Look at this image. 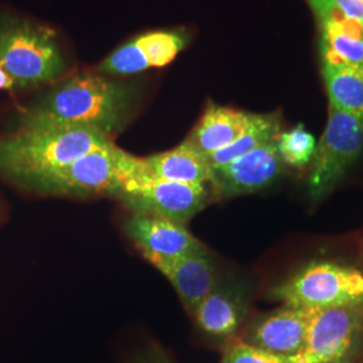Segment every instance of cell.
Returning a JSON list of instances; mask_svg holds the SVG:
<instances>
[{
    "label": "cell",
    "instance_id": "cell-1",
    "mask_svg": "<svg viewBox=\"0 0 363 363\" xmlns=\"http://www.w3.org/2000/svg\"><path fill=\"white\" fill-rule=\"evenodd\" d=\"M136 99V84L79 73L38 101L25 116L23 125L81 127L112 140L130 121Z\"/></svg>",
    "mask_w": 363,
    "mask_h": 363
},
{
    "label": "cell",
    "instance_id": "cell-2",
    "mask_svg": "<svg viewBox=\"0 0 363 363\" xmlns=\"http://www.w3.org/2000/svg\"><path fill=\"white\" fill-rule=\"evenodd\" d=\"M113 142L81 127L23 125L0 139V172L27 187L34 186L79 156Z\"/></svg>",
    "mask_w": 363,
    "mask_h": 363
},
{
    "label": "cell",
    "instance_id": "cell-3",
    "mask_svg": "<svg viewBox=\"0 0 363 363\" xmlns=\"http://www.w3.org/2000/svg\"><path fill=\"white\" fill-rule=\"evenodd\" d=\"M0 65L21 88L54 82L66 69L52 30L16 21L0 23Z\"/></svg>",
    "mask_w": 363,
    "mask_h": 363
},
{
    "label": "cell",
    "instance_id": "cell-4",
    "mask_svg": "<svg viewBox=\"0 0 363 363\" xmlns=\"http://www.w3.org/2000/svg\"><path fill=\"white\" fill-rule=\"evenodd\" d=\"M139 166V157L115 144L79 156L39 181L34 189L45 194L91 196L113 195Z\"/></svg>",
    "mask_w": 363,
    "mask_h": 363
},
{
    "label": "cell",
    "instance_id": "cell-5",
    "mask_svg": "<svg viewBox=\"0 0 363 363\" xmlns=\"http://www.w3.org/2000/svg\"><path fill=\"white\" fill-rule=\"evenodd\" d=\"M272 295L288 307L307 310L363 307V272L334 262H311Z\"/></svg>",
    "mask_w": 363,
    "mask_h": 363
},
{
    "label": "cell",
    "instance_id": "cell-6",
    "mask_svg": "<svg viewBox=\"0 0 363 363\" xmlns=\"http://www.w3.org/2000/svg\"><path fill=\"white\" fill-rule=\"evenodd\" d=\"M113 198L132 213L154 216L184 225L206 208L211 198L208 184L163 181L144 174L142 157L139 169L123 183Z\"/></svg>",
    "mask_w": 363,
    "mask_h": 363
},
{
    "label": "cell",
    "instance_id": "cell-7",
    "mask_svg": "<svg viewBox=\"0 0 363 363\" xmlns=\"http://www.w3.org/2000/svg\"><path fill=\"white\" fill-rule=\"evenodd\" d=\"M363 148V125L335 108H328V120L323 136L311 160L308 193L313 199H323L342 181L347 169L357 162Z\"/></svg>",
    "mask_w": 363,
    "mask_h": 363
},
{
    "label": "cell",
    "instance_id": "cell-8",
    "mask_svg": "<svg viewBox=\"0 0 363 363\" xmlns=\"http://www.w3.org/2000/svg\"><path fill=\"white\" fill-rule=\"evenodd\" d=\"M362 339L363 307L312 310L304 346L289 363H350Z\"/></svg>",
    "mask_w": 363,
    "mask_h": 363
},
{
    "label": "cell",
    "instance_id": "cell-9",
    "mask_svg": "<svg viewBox=\"0 0 363 363\" xmlns=\"http://www.w3.org/2000/svg\"><path fill=\"white\" fill-rule=\"evenodd\" d=\"M281 169L283 162L274 140L232 163L211 169L208 186L217 199L250 194L272 184Z\"/></svg>",
    "mask_w": 363,
    "mask_h": 363
},
{
    "label": "cell",
    "instance_id": "cell-10",
    "mask_svg": "<svg viewBox=\"0 0 363 363\" xmlns=\"http://www.w3.org/2000/svg\"><path fill=\"white\" fill-rule=\"evenodd\" d=\"M124 229L143 256L181 257L208 250L184 225L166 218L132 213Z\"/></svg>",
    "mask_w": 363,
    "mask_h": 363
},
{
    "label": "cell",
    "instance_id": "cell-11",
    "mask_svg": "<svg viewBox=\"0 0 363 363\" xmlns=\"http://www.w3.org/2000/svg\"><path fill=\"white\" fill-rule=\"evenodd\" d=\"M143 257L172 284L190 315L217 284L216 268L208 250L181 257L155 255Z\"/></svg>",
    "mask_w": 363,
    "mask_h": 363
},
{
    "label": "cell",
    "instance_id": "cell-12",
    "mask_svg": "<svg viewBox=\"0 0 363 363\" xmlns=\"http://www.w3.org/2000/svg\"><path fill=\"white\" fill-rule=\"evenodd\" d=\"M320 30L322 55L363 67V28L334 0H307Z\"/></svg>",
    "mask_w": 363,
    "mask_h": 363
},
{
    "label": "cell",
    "instance_id": "cell-13",
    "mask_svg": "<svg viewBox=\"0 0 363 363\" xmlns=\"http://www.w3.org/2000/svg\"><path fill=\"white\" fill-rule=\"evenodd\" d=\"M311 316L312 310L284 306L253 325L247 343L262 350L292 357L304 346Z\"/></svg>",
    "mask_w": 363,
    "mask_h": 363
},
{
    "label": "cell",
    "instance_id": "cell-14",
    "mask_svg": "<svg viewBox=\"0 0 363 363\" xmlns=\"http://www.w3.org/2000/svg\"><path fill=\"white\" fill-rule=\"evenodd\" d=\"M255 113L208 103L199 123L186 139L203 155H211L233 143L247 130Z\"/></svg>",
    "mask_w": 363,
    "mask_h": 363
},
{
    "label": "cell",
    "instance_id": "cell-15",
    "mask_svg": "<svg viewBox=\"0 0 363 363\" xmlns=\"http://www.w3.org/2000/svg\"><path fill=\"white\" fill-rule=\"evenodd\" d=\"M144 174L163 181L210 184L211 167L208 156L184 140L162 154L142 157Z\"/></svg>",
    "mask_w": 363,
    "mask_h": 363
},
{
    "label": "cell",
    "instance_id": "cell-16",
    "mask_svg": "<svg viewBox=\"0 0 363 363\" xmlns=\"http://www.w3.org/2000/svg\"><path fill=\"white\" fill-rule=\"evenodd\" d=\"M191 315L198 327L208 335L232 337L245 315V301L240 292L216 284Z\"/></svg>",
    "mask_w": 363,
    "mask_h": 363
},
{
    "label": "cell",
    "instance_id": "cell-17",
    "mask_svg": "<svg viewBox=\"0 0 363 363\" xmlns=\"http://www.w3.org/2000/svg\"><path fill=\"white\" fill-rule=\"evenodd\" d=\"M322 77L330 106L355 117L363 125V67L322 55Z\"/></svg>",
    "mask_w": 363,
    "mask_h": 363
},
{
    "label": "cell",
    "instance_id": "cell-18",
    "mask_svg": "<svg viewBox=\"0 0 363 363\" xmlns=\"http://www.w3.org/2000/svg\"><path fill=\"white\" fill-rule=\"evenodd\" d=\"M280 132L281 125L279 113H255L249 127L234 140L233 143L208 156V164L211 169H214L232 163L259 147L277 140Z\"/></svg>",
    "mask_w": 363,
    "mask_h": 363
},
{
    "label": "cell",
    "instance_id": "cell-19",
    "mask_svg": "<svg viewBox=\"0 0 363 363\" xmlns=\"http://www.w3.org/2000/svg\"><path fill=\"white\" fill-rule=\"evenodd\" d=\"M276 147L283 163L294 169H303L311 163L316 150V140L303 124H298L289 130L280 132Z\"/></svg>",
    "mask_w": 363,
    "mask_h": 363
},
{
    "label": "cell",
    "instance_id": "cell-20",
    "mask_svg": "<svg viewBox=\"0 0 363 363\" xmlns=\"http://www.w3.org/2000/svg\"><path fill=\"white\" fill-rule=\"evenodd\" d=\"M138 39L151 67L169 65L187 45V37L182 31H151Z\"/></svg>",
    "mask_w": 363,
    "mask_h": 363
},
{
    "label": "cell",
    "instance_id": "cell-21",
    "mask_svg": "<svg viewBox=\"0 0 363 363\" xmlns=\"http://www.w3.org/2000/svg\"><path fill=\"white\" fill-rule=\"evenodd\" d=\"M220 363H289V357L262 350L247 342L234 340L226 346Z\"/></svg>",
    "mask_w": 363,
    "mask_h": 363
},
{
    "label": "cell",
    "instance_id": "cell-22",
    "mask_svg": "<svg viewBox=\"0 0 363 363\" xmlns=\"http://www.w3.org/2000/svg\"><path fill=\"white\" fill-rule=\"evenodd\" d=\"M339 10L363 28V0H334Z\"/></svg>",
    "mask_w": 363,
    "mask_h": 363
},
{
    "label": "cell",
    "instance_id": "cell-23",
    "mask_svg": "<svg viewBox=\"0 0 363 363\" xmlns=\"http://www.w3.org/2000/svg\"><path fill=\"white\" fill-rule=\"evenodd\" d=\"M15 86L13 78L10 77V74L3 69V66L0 65V91H7V89H13Z\"/></svg>",
    "mask_w": 363,
    "mask_h": 363
},
{
    "label": "cell",
    "instance_id": "cell-24",
    "mask_svg": "<svg viewBox=\"0 0 363 363\" xmlns=\"http://www.w3.org/2000/svg\"><path fill=\"white\" fill-rule=\"evenodd\" d=\"M140 363H171L169 362V359H167L163 354H160V352H157V351H154V352H151V354H148V355H145L143 359L140 361Z\"/></svg>",
    "mask_w": 363,
    "mask_h": 363
}]
</instances>
